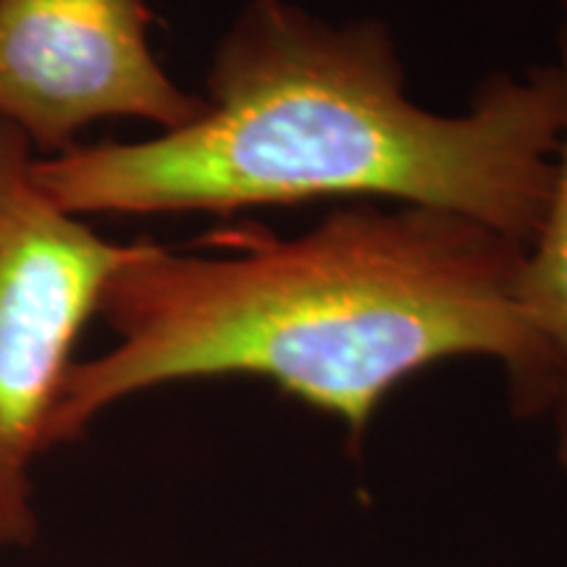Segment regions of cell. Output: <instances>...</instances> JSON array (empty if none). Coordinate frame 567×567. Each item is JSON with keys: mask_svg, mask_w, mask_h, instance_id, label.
I'll use <instances>...</instances> for the list:
<instances>
[{"mask_svg": "<svg viewBox=\"0 0 567 567\" xmlns=\"http://www.w3.org/2000/svg\"><path fill=\"white\" fill-rule=\"evenodd\" d=\"M208 111L130 145L34 161L71 216L237 213L392 200L460 213L528 250L557 184L567 97L557 63L492 74L455 116L425 111L381 19L344 24L250 0L218 42Z\"/></svg>", "mask_w": 567, "mask_h": 567, "instance_id": "obj_2", "label": "cell"}, {"mask_svg": "<svg viewBox=\"0 0 567 567\" xmlns=\"http://www.w3.org/2000/svg\"><path fill=\"white\" fill-rule=\"evenodd\" d=\"M147 30L145 0H0V124L61 153L105 118L193 124L208 101L176 87Z\"/></svg>", "mask_w": 567, "mask_h": 567, "instance_id": "obj_4", "label": "cell"}, {"mask_svg": "<svg viewBox=\"0 0 567 567\" xmlns=\"http://www.w3.org/2000/svg\"><path fill=\"white\" fill-rule=\"evenodd\" d=\"M559 3H563V24L557 34V66L567 97V0ZM517 300L549 352L551 394L547 415L555 423L557 460L567 473V116L557 158L555 195H551L547 221L526 250L520 281H517Z\"/></svg>", "mask_w": 567, "mask_h": 567, "instance_id": "obj_5", "label": "cell"}, {"mask_svg": "<svg viewBox=\"0 0 567 567\" xmlns=\"http://www.w3.org/2000/svg\"><path fill=\"white\" fill-rule=\"evenodd\" d=\"M218 252L130 243L97 313L113 350L71 363L45 450L118 400L174 381L252 375L344 423L363 444L402 381L492 358L517 415H547L551 363L517 300L526 247L460 213L375 203L331 210L300 237L210 234Z\"/></svg>", "mask_w": 567, "mask_h": 567, "instance_id": "obj_1", "label": "cell"}, {"mask_svg": "<svg viewBox=\"0 0 567 567\" xmlns=\"http://www.w3.org/2000/svg\"><path fill=\"white\" fill-rule=\"evenodd\" d=\"M32 166V142L0 124V547L34 542L30 465L76 337L130 252L61 210Z\"/></svg>", "mask_w": 567, "mask_h": 567, "instance_id": "obj_3", "label": "cell"}]
</instances>
